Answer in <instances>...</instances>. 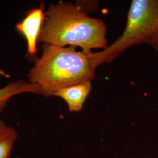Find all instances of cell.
Listing matches in <instances>:
<instances>
[{
  "mask_svg": "<svg viewBox=\"0 0 158 158\" xmlns=\"http://www.w3.org/2000/svg\"><path fill=\"white\" fill-rule=\"evenodd\" d=\"M106 26L101 19L89 17L79 3L51 4L45 12L38 42L60 47H80L87 54L93 49H105Z\"/></svg>",
  "mask_w": 158,
  "mask_h": 158,
  "instance_id": "obj_1",
  "label": "cell"
},
{
  "mask_svg": "<svg viewBox=\"0 0 158 158\" xmlns=\"http://www.w3.org/2000/svg\"><path fill=\"white\" fill-rule=\"evenodd\" d=\"M89 54L74 46L60 47L43 44L41 56L29 72V82L38 85L41 94L55 96L62 89L85 82L95 77Z\"/></svg>",
  "mask_w": 158,
  "mask_h": 158,
  "instance_id": "obj_2",
  "label": "cell"
},
{
  "mask_svg": "<svg viewBox=\"0 0 158 158\" xmlns=\"http://www.w3.org/2000/svg\"><path fill=\"white\" fill-rule=\"evenodd\" d=\"M158 33V0H133L123 34L105 49L89 54L91 62L95 68L111 63L132 46L149 44Z\"/></svg>",
  "mask_w": 158,
  "mask_h": 158,
  "instance_id": "obj_3",
  "label": "cell"
},
{
  "mask_svg": "<svg viewBox=\"0 0 158 158\" xmlns=\"http://www.w3.org/2000/svg\"><path fill=\"white\" fill-rule=\"evenodd\" d=\"M44 8V3H40L39 7L35 8L28 11L23 21L18 23L16 25L18 31L23 34L27 40V55L28 59L35 63L38 60L36 45L45 18Z\"/></svg>",
  "mask_w": 158,
  "mask_h": 158,
  "instance_id": "obj_4",
  "label": "cell"
},
{
  "mask_svg": "<svg viewBox=\"0 0 158 158\" xmlns=\"http://www.w3.org/2000/svg\"><path fill=\"white\" fill-rule=\"evenodd\" d=\"M91 90V82L74 85L58 91L54 96L62 98L70 112L80 111Z\"/></svg>",
  "mask_w": 158,
  "mask_h": 158,
  "instance_id": "obj_5",
  "label": "cell"
},
{
  "mask_svg": "<svg viewBox=\"0 0 158 158\" xmlns=\"http://www.w3.org/2000/svg\"><path fill=\"white\" fill-rule=\"evenodd\" d=\"M23 93L41 94L40 86L23 80L12 81L0 89V114L2 113L10 98L15 95Z\"/></svg>",
  "mask_w": 158,
  "mask_h": 158,
  "instance_id": "obj_6",
  "label": "cell"
},
{
  "mask_svg": "<svg viewBox=\"0 0 158 158\" xmlns=\"http://www.w3.org/2000/svg\"><path fill=\"white\" fill-rule=\"evenodd\" d=\"M17 131L0 119V158H10L18 138Z\"/></svg>",
  "mask_w": 158,
  "mask_h": 158,
  "instance_id": "obj_7",
  "label": "cell"
},
{
  "mask_svg": "<svg viewBox=\"0 0 158 158\" xmlns=\"http://www.w3.org/2000/svg\"><path fill=\"white\" fill-rule=\"evenodd\" d=\"M148 45L151 46L155 50L158 51V33L156 35V36L153 38Z\"/></svg>",
  "mask_w": 158,
  "mask_h": 158,
  "instance_id": "obj_8",
  "label": "cell"
},
{
  "mask_svg": "<svg viewBox=\"0 0 158 158\" xmlns=\"http://www.w3.org/2000/svg\"><path fill=\"white\" fill-rule=\"evenodd\" d=\"M15 158H20V157H16Z\"/></svg>",
  "mask_w": 158,
  "mask_h": 158,
  "instance_id": "obj_9",
  "label": "cell"
}]
</instances>
